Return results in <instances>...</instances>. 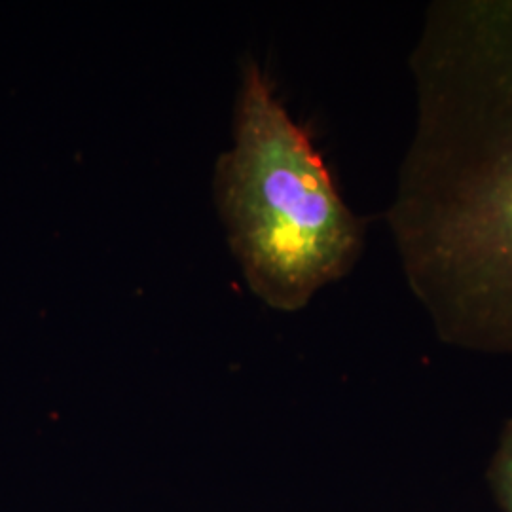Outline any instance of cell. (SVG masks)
<instances>
[{"label": "cell", "mask_w": 512, "mask_h": 512, "mask_svg": "<svg viewBox=\"0 0 512 512\" xmlns=\"http://www.w3.org/2000/svg\"><path fill=\"white\" fill-rule=\"evenodd\" d=\"M387 224L440 340L512 355V0L433 2Z\"/></svg>", "instance_id": "1"}, {"label": "cell", "mask_w": 512, "mask_h": 512, "mask_svg": "<svg viewBox=\"0 0 512 512\" xmlns=\"http://www.w3.org/2000/svg\"><path fill=\"white\" fill-rule=\"evenodd\" d=\"M215 194L251 291L274 310H302L361 256L365 222L253 59L243 67L236 145L219 158Z\"/></svg>", "instance_id": "2"}, {"label": "cell", "mask_w": 512, "mask_h": 512, "mask_svg": "<svg viewBox=\"0 0 512 512\" xmlns=\"http://www.w3.org/2000/svg\"><path fill=\"white\" fill-rule=\"evenodd\" d=\"M486 480L501 512H512V418L503 425Z\"/></svg>", "instance_id": "3"}]
</instances>
